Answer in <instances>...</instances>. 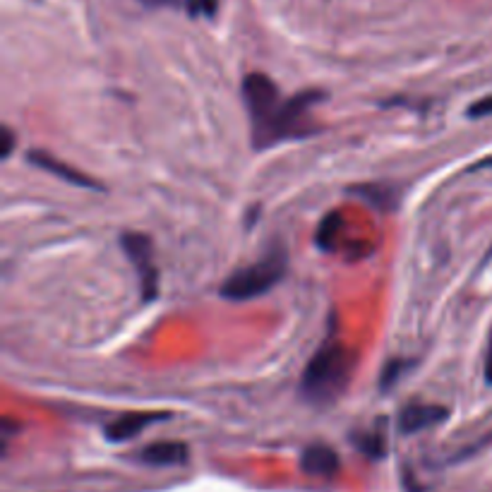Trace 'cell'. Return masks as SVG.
<instances>
[{"mask_svg": "<svg viewBox=\"0 0 492 492\" xmlns=\"http://www.w3.org/2000/svg\"><path fill=\"white\" fill-rule=\"evenodd\" d=\"M27 162L34 163L36 169L51 173V176L70 182V185H77V188H84V190H102V185H99L94 178L84 176L82 171L73 169L70 163L61 162V159H55V156L46 154V152H41V149H32V152L27 154Z\"/></svg>", "mask_w": 492, "mask_h": 492, "instance_id": "cell-7", "label": "cell"}, {"mask_svg": "<svg viewBox=\"0 0 492 492\" xmlns=\"http://www.w3.org/2000/svg\"><path fill=\"white\" fill-rule=\"evenodd\" d=\"M492 115V94L468 106V118H487Z\"/></svg>", "mask_w": 492, "mask_h": 492, "instance_id": "cell-14", "label": "cell"}, {"mask_svg": "<svg viewBox=\"0 0 492 492\" xmlns=\"http://www.w3.org/2000/svg\"><path fill=\"white\" fill-rule=\"evenodd\" d=\"M190 13L192 15H207V17H212V15L216 13V0H190Z\"/></svg>", "mask_w": 492, "mask_h": 492, "instance_id": "cell-15", "label": "cell"}, {"mask_svg": "<svg viewBox=\"0 0 492 492\" xmlns=\"http://www.w3.org/2000/svg\"><path fill=\"white\" fill-rule=\"evenodd\" d=\"M353 445H356L358 452H363L365 457L370 458H382L387 452L385 432L379 430V428H375V430L356 432V435H353Z\"/></svg>", "mask_w": 492, "mask_h": 492, "instance_id": "cell-11", "label": "cell"}, {"mask_svg": "<svg viewBox=\"0 0 492 492\" xmlns=\"http://www.w3.org/2000/svg\"><path fill=\"white\" fill-rule=\"evenodd\" d=\"M339 231H341V214L339 212H331L322 219L320 229H317V245L322 250H334V243H337Z\"/></svg>", "mask_w": 492, "mask_h": 492, "instance_id": "cell-12", "label": "cell"}, {"mask_svg": "<svg viewBox=\"0 0 492 492\" xmlns=\"http://www.w3.org/2000/svg\"><path fill=\"white\" fill-rule=\"evenodd\" d=\"M123 252L130 257L135 267V274L140 279L142 300H156L159 296V271L154 264V252H152V241L144 233H123L121 236Z\"/></svg>", "mask_w": 492, "mask_h": 492, "instance_id": "cell-4", "label": "cell"}, {"mask_svg": "<svg viewBox=\"0 0 492 492\" xmlns=\"http://www.w3.org/2000/svg\"><path fill=\"white\" fill-rule=\"evenodd\" d=\"M408 368H413V360H401V358L389 360V363L385 365V370H382V378H379V389H391L399 379L404 378V372L408 370Z\"/></svg>", "mask_w": 492, "mask_h": 492, "instance_id": "cell-13", "label": "cell"}, {"mask_svg": "<svg viewBox=\"0 0 492 492\" xmlns=\"http://www.w3.org/2000/svg\"><path fill=\"white\" fill-rule=\"evenodd\" d=\"M490 255H492V250H490Z\"/></svg>", "mask_w": 492, "mask_h": 492, "instance_id": "cell-20", "label": "cell"}, {"mask_svg": "<svg viewBox=\"0 0 492 492\" xmlns=\"http://www.w3.org/2000/svg\"><path fill=\"white\" fill-rule=\"evenodd\" d=\"M286 267H289V257H286L283 248H274L264 257H260L257 262L233 271V274L221 283L219 293H221L226 300H233V303H243V300L260 298L286 277Z\"/></svg>", "mask_w": 492, "mask_h": 492, "instance_id": "cell-3", "label": "cell"}, {"mask_svg": "<svg viewBox=\"0 0 492 492\" xmlns=\"http://www.w3.org/2000/svg\"><path fill=\"white\" fill-rule=\"evenodd\" d=\"M188 458L190 452L182 442H154L137 452V461L147 466H182Z\"/></svg>", "mask_w": 492, "mask_h": 492, "instance_id": "cell-9", "label": "cell"}, {"mask_svg": "<svg viewBox=\"0 0 492 492\" xmlns=\"http://www.w3.org/2000/svg\"><path fill=\"white\" fill-rule=\"evenodd\" d=\"M356 368V353L334 334L324 339L300 375V397L308 404H334L349 387Z\"/></svg>", "mask_w": 492, "mask_h": 492, "instance_id": "cell-2", "label": "cell"}, {"mask_svg": "<svg viewBox=\"0 0 492 492\" xmlns=\"http://www.w3.org/2000/svg\"><path fill=\"white\" fill-rule=\"evenodd\" d=\"M449 411L445 406L438 404H408L399 413V430L404 435H416V432L430 430L435 425L445 423Z\"/></svg>", "mask_w": 492, "mask_h": 492, "instance_id": "cell-6", "label": "cell"}, {"mask_svg": "<svg viewBox=\"0 0 492 492\" xmlns=\"http://www.w3.org/2000/svg\"><path fill=\"white\" fill-rule=\"evenodd\" d=\"M243 102L252 130V147L257 152L274 147L279 142L303 140L320 133L317 123L310 121L312 106L324 102V94L317 89L283 99L267 74L250 73L243 80Z\"/></svg>", "mask_w": 492, "mask_h": 492, "instance_id": "cell-1", "label": "cell"}, {"mask_svg": "<svg viewBox=\"0 0 492 492\" xmlns=\"http://www.w3.org/2000/svg\"><path fill=\"white\" fill-rule=\"evenodd\" d=\"M140 3L147 7H166V5H176L178 0H140Z\"/></svg>", "mask_w": 492, "mask_h": 492, "instance_id": "cell-18", "label": "cell"}, {"mask_svg": "<svg viewBox=\"0 0 492 492\" xmlns=\"http://www.w3.org/2000/svg\"><path fill=\"white\" fill-rule=\"evenodd\" d=\"M490 166H492V156H487V159H483L480 163H476L473 169H490Z\"/></svg>", "mask_w": 492, "mask_h": 492, "instance_id": "cell-19", "label": "cell"}, {"mask_svg": "<svg viewBox=\"0 0 492 492\" xmlns=\"http://www.w3.org/2000/svg\"><path fill=\"white\" fill-rule=\"evenodd\" d=\"M0 137H3V142H0V156L3 159H7V156L13 154V149H15V135H13V130L3 128L0 130Z\"/></svg>", "mask_w": 492, "mask_h": 492, "instance_id": "cell-16", "label": "cell"}, {"mask_svg": "<svg viewBox=\"0 0 492 492\" xmlns=\"http://www.w3.org/2000/svg\"><path fill=\"white\" fill-rule=\"evenodd\" d=\"M483 372H486V382H487V385H492V331H490V341H487L486 365H483Z\"/></svg>", "mask_w": 492, "mask_h": 492, "instance_id": "cell-17", "label": "cell"}, {"mask_svg": "<svg viewBox=\"0 0 492 492\" xmlns=\"http://www.w3.org/2000/svg\"><path fill=\"white\" fill-rule=\"evenodd\" d=\"M300 468L308 476H317V478H330L339 471V454L327 445H310L305 447L300 454Z\"/></svg>", "mask_w": 492, "mask_h": 492, "instance_id": "cell-8", "label": "cell"}, {"mask_svg": "<svg viewBox=\"0 0 492 492\" xmlns=\"http://www.w3.org/2000/svg\"><path fill=\"white\" fill-rule=\"evenodd\" d=\"M353 195L363 197L379 212H391L399 204V190L391 185H382V182H368V185H356L351 188Z\"/></svg>", "mask_w": 492, "mask_h": 492, "instance_id": "cell-10", "label": "cell"}, {"mask_svg": "<svg viewBox=\"0 0 492 492\" xmlns=\"http://www.w3.org/2000/svg\"><path fill=\"white\" fill-rule=\"evenodd\" d=\"M169 418V413H147V411H137V413H123L115 420L103 428V435H106L108 442H128V439L137 438L142 432L147 430L149 425L159 423V420Z\"/></svg>", "mask_w": 492, "mask_h": 492, "instance_id": "cell-5", "label": "cell"}]
</instances>
